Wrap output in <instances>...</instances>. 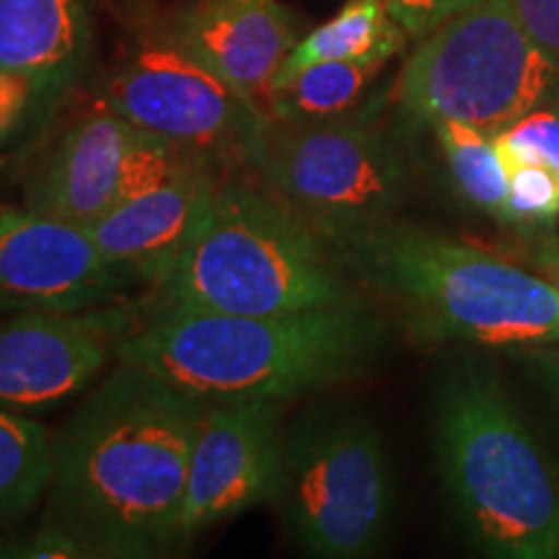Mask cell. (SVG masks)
<instances>
[{
  "label": "cell",
  "mask_w": 559,
  "mask_h": 559,
  "mask_svg": "<svg viewBox=\"0 0 559 559\" xmlns=\"http://www.w3.org/2000/svg\"><path fill=\"white\" fill-rule=\"evenodd\" d=\"M52 477V438L29 417L0 409V523L37 506Z\"/></svg>",
  "instance_id": "cell-20"
},
{
  "label": "cell",
  "mask_w": 559,
  "mask_h": 559,
  "mask_svg": "<svg viewBox=\"0 0 559 559\" xmlns=\"http://www.w3.org/2000/svg\"><path fill=\"white\" fill-rule=\"evenodd\" d=\"M280 402H207L194 432L179 515V547L277 498L283 472Z\"/></svg>",
  "instance_id": "cell-10"
},
{
  "label": "cell",
  "mask_w": 559,
  "mask_h": 559,
  "mask_svg": "<svg viewBox=\"0 0 559 559\" xmlns=\"http://www.w3.org/2000/svg\"><path fill=\"white\" fill-rule=\"evenodd\" d=\"M528 37L559 66V0H510Z\"/></svg>",
  "instance_id": "cell-25"
},
{
  "label": "cell",
  "mask_w": 559,
  "mask_h": 559,
  "mask_svg": "<svg viewBox=\"0 0 559 559\" xmlns=\"http://www.w3.org/2000/svg\"><path fill=\"white\" fill-rule=\"evenodd\" d=\"M249 169L330 243L389 223L407 194L400 151L366 115L306 124L270 120Z\"/></svg>",
  "instance_id": "cell-8"
},
{
  "label": "cell",
  "mask_w": 559,
  "mask_h": 559,
  "mask_svg": "<svg viewBox=\"0 0 559 559\" xmlns=\"http://www.w3.org/2000/svg\"><path fill=\"white\" fill-rule=\"evenodd\" d=\"M419 39L396 81V102L412 120H456L500 135L559 102V66L510 0H477Z\"/></svg>",
  "instance_id": "cell-6"
},
{
  "label": "cell",
  "mask_w": 559,
  "mask_h": 559,
  "mask_svg": "<svg viewBox=\"0 0 559 559\" xmlns=\"http://www.w3.org/2000/svg\"><path fill=\"white\" fill-rule=\"evenodd\" d=\"M34 86L24 75L0 68V140L16 130V124L32 115Z\"/></svg>",
  "instance_id": "cell-26"
},
{
  "label": "cell",
  "mask_w": 559,
  "mask_h": 559,
  "mask_svg": "<svg viewBox=\"0 0 559 559\" xmlns=\"http://www.w3.org/2000/svg\"><path fill=\"white\" fill-rule=\"evenodd\" d=\"M332 249L349 280L394 300L423 340L559 345V293L492 251L391 221Z\"/></svg>",
  "instance_id": "cell-3"
},
{
  "label": "cell",
  "mask_w": 559,
  "mask_h": 559,
  "mask_svg": "<svg viewBox=\"0 0 559 559\" xmlns=\"http://www.w3.org/2000/svg\"><path fill=\"white\" fill-rule=\"evenodd\" d=\"M99 107L181 151L221 166H247L270 115L160 24L138 32L102 83Z\"/></svg>",
  "instance_id": "cell-9"
},
{
  "label": "cell",
  "mask_w": 559,
  "mask_h": 559,
  "mask_svg": "<svg viewBox=\"0 0 559 559\" xmlns=\"http://www.w3.org/2000/svg\"><path fill=\"white\" fill-rule=\"evenodd\" d=\"M526 360L531 370L536 373V379H539L542 389L547 391L551 407L559 415V345H544L531 349Z\"/></svg>",
  "instance_id": "cell-27"
},
{
  "label": "cell",
  "mask_w": 559,
  "mask_h": 559,
  "mask_svg": "<svg viewBox=\"0 0 559 559\" xmlns=\"http://www.w3.org/2000/svg\"><path fill=\"white\" fill-rule=\"evenodd\" d=\"M0 557L11 559H91L96 557L79 536L70 534L60 523L45 519L32 534L0 542Z\"/></svg>",
  "instance_id": "cell-23"
},
{
  "label": "cell",
  "mask_w": 559,
  "mask_h": 559,
  "mask_svg": "<svg viewBox=\"0 0 559 559\" xmlns=\"http://www.w3.org/2000/svg\"><path fill=\"white\" fill-rule=\"evenodd\" d=\"M472 3L477 0H383L391 16L400 21L409 37H425L438 24Z\"/></svg>",
  "instance_id": "cell-24"
},
{
  "label": "cell",
  "mask_w": 559,
  "mask_h": 559,
  "mask_svg": "<svg viewBox=\"0 0 559 559\" xmlns=\"http://www.w3.org/2000/svg\"><path fill=\"white\" fill-rule=\"evenodd\" d=\"M120 313L21 311L0 321V409H47L81 394L122 340Z\"/></svg>",
  "instance_id": "cell-12"
},
{
  "label": "cell",
  "mask_w": 559,
  "mask_h": 559,
  "mask_svg": "<svg viewBox=\"0 0 559 559\" xmlns=\"http://www.w3.org/2000/svg\"><path fill=\"white\" fill-rule=\"evenodd\" d=\"M383 62L321 60L272 83L270 120L285 124L326 122L355 115Z\"/></svg>",
  "instance_id": "cell-17"
},
{
  "label": "cell",
  "mask_w": 559,
  "mask_h": 559,
  "mask_svg": "<svg viewBox=\"0 0 559 559\" xmlns=\"http://www.w3.org/2000/svg\"><path fill=\"white\" fill-rule=\"evenodd\" d=\"M120 283L83 226L0 205V313L91 311Z\"/></svg>",
  "instance_id": "cell-11"
},
{
  "label": "cell",
  "mask_w": 559,
  "mask_h": 559,
  "mask_svg": "<svg viewBox=\"0 0 559 559\" xmlns=\"http://www.w3.org/2000/svg\"><path fill=\"white\" fill-rule=\"evenodd\" d=\"M506 169L521 164L547 166L559 177V109L555 104L521 117L495 135Z\"/></svg>",
  "instance_id": "cell-22"
},
{
  "label": "cell",
  "mask_w": 559,
  "mask_h": 559,
  "mask_svg": "<svg viewBox=\"0 0 559 559\" xmlns=\"http://www.w3.org/2000/svg\"><path fill=\"white\" fill-rule=\"evenodd\" d=\"M436 456L453 515L479 555L559 557V474L495 373L466 366L440 383Z\"/></svg>",
  "instance_id": "cell-5"
},
{
  "label": "cell",
  "mask_w": 559,
  "mask_h": 559,
  "mask_svg": "<svg viewBox=\"0 0 559 559\" xmlns=\"http://www.w3.org/2000/svg\"><path fill=\"white\" fill-rule=\"evenodd\" d=\"M145 130L99 107L62 132L34 166L24 207L75 226H91L120 198L128 160Z\"/></svg>",
  "instance_id": "cell-14"
},
{
  "label": "cell",
  "mask_w": 559,
  "mask_h": 559,
  "mask_svg": "<svg viewBox=\"0 0 559 559\" xmlns=\"http://www.w3.org/2000/svg\"><path fill=\"white\" fill-rule=\"evenodd\" d=\"M536 275H542L559 293V236H547L528 251Z\"/></svg>",
  "instance_id": "cell-28"
},
{
  "label": "cell",
  "mask_w": 559,
  "mask_h": 559,
  "mask_svg": "<svg viewBox=\"0 0 559 559\" xmlns=\"http://www.w3.org/2000/svg\"><path fill=\"white\" fill-rule=\"evenodd\" d=\"M205 407L151 370L117 362L52 438L47 519L96 557L179 549L187 466Z\"/></svg>",
  "instance_id": "cell-1"
},
{
  "label": "cell",
  "mask_w": 559,
  "mask_h": 559,
  "mask_svg": "<svg viewBox=\"0 0 559 559\" xmlns=\"http://www.w3.org/2000/svg\"><path fill=\"white\" fill-rule=\"evenodd\" d=\"M166 26L260 107L298 41L296 21L280 0H187Z\"/></svg>",
  "instance_id": "cell-15"
},
{
  "label": "cell",
  "mask_w": 559,
  "mask_h": 559,
  "mask_svg": "<svg viewBox=\"0 0 559 559\" xmlns=\"http://www.w3.org/2000/svg\"><path fill=\"white\" fill-rule=\"evenodd\" d=\"M386 324L362 300L293 313L160 309L117 342V360L205 402H288L347 383L379 360Z\"/></svg>",
  "instance_id": "cell-2"
},
{
  "label": "cell",
  "mask_w": 559,
  "mask_h": 559,
  "mask_svg": "<svg viewBox=\"0 0 559 559\" xmlns=\"http://www.w3.org/2000/svg\"><path fill=\"white\" fill-rule=\"evenodd\" d=\"M407 37L383 0H349L337 16L296 41L275 81L321 60H366L386 66L404 50Z\"/></svg>",
  "instance_id": "cell-18"
},
{
  "label": "cell",
  "mask_w": 559,
  "mask_h": 559,
  "mask_svg": "<svg viewBox=\"0 0 559 559\" xmlns=\"http://www.w3.org/2000/svg\"><path fill=\"white\" fill-rule=\"evenodd\" d=\"M449 166L456 192L487 218L502 223L508 200V169L495 135L474 124L440 120L430 124Z\"/></svg>",
  "instance_id": "cell-19"
},
{
  "label": "cell",
  "mask_w": 559,
  "mask_h": 559,
  "mask_svg": "<svg viewBox=\"0 0 559 559\" xmlns=\"http://www.w3.org/2000/svg\"><path fill=\"white\" fill-rule=\"evenodd\" d=\"M151 311L293 313L358 300L332 243L260 181L226 171Z\"/></svg>",
  "instance_id": "cell-4"
},
{
  "label": "cell",
  "mask_w": 559,
  "mask_h": 559,
  "mask_svg": "<svg viewBox=\"0 0 559 559\" xmlns=\"http://www.w3.org/2000/svg\"><path fill=\"white\" fill-rule=\"evenodd\" d=\"M96 9L99 0H0V68L32 83L34 109L58 107L83 79Z\"/></svg>",
  "instance_id": "cell-16"
},
{
  "label": "cell",
  "mask_w": 559,
  "mask_h": 559,
  "mask_svg": "<svg viewBox=\"0 0 559 559\" xmlns=\"http://www.w3.org/2000/svg\"><path fill=\"white\" fill-rule=\"evenodd\" d=\"M559 221V177L547 166L521 164L508 169V200L502 223L528 234L555 228Z\"/></svg>",
  "instance_id": "cell-21"
},
{
  "label": "cell",
  "mask_w": 559,
  "mask_h": 559,
  "mask_svg": "<svg viewBox=\"0 0 559 559\" xmlns=\"http://www.w3.org/2000/svg\"><path fill=\"white\" fill-rule=\"evenodd\" d=\"M290 536L306 555H373L394 513V479L379 428L353 409L298 417L285 432L277 498Z\"/></svg>",
  "instance_id": "cell-7"
},
{
  "label": "cell",
  "mask_w": 559,
  "mask_h": 559,
  "mask_svg": "<svg viewBox=\"0 0 559 559\" xmlns=\"http://www.w3.org/2000/svg\"><path fill=\"white\" fill-rule=\"evenodd\" d=\"M223 174L226 169L205 158H187L164 181L115 202L86 226L91 241L122 280L158 288L185 254Z\"/></svg>",
  "instance_id": "cell-13"
}]
</instances>
